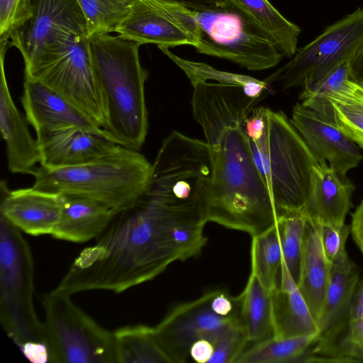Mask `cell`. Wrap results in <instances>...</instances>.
<instances>
[{"label":"cell","instance_id":"cell-30","mask_svg":"<svg viewBox=\"0 0 363 363\" xmlns=\"http://www.w3.org/2000/svg\"><path fill=\"white\" fill-rule=\"evenodd\" d=\"M339 128L363 149V87L350 79L326 96Z\"/></svg>","mask_w":363,"mask_h":363},{"label":"cell","instance_id":"cell-25","mask_svg":"<svg viewBox=\"0 0 363 363\" xmlns=\"http://www.w3.org/2000/svg\"><path fill=\"white\" fill-rule=\"evenodd\" d=\"M357 267L348 255L329 265V277L321 317L320 335L337 323L347 311L359 283Z\"/></svg>","mask_w":363,"mask_h":363},{"label":"cell","instance_id":"cell-4","mask_svg":"<svg viewBox=\"0 0 363 363\" xmlns=\"http://www.w3.org/2000/svg\"><path fill=\"white\" fill-rule=\"evenodd\" d=\"M33 187L96 200L119 213L134 206L147 191L152 164L138 150L121 145L92 162L67 167H35Z\"/></svg>","mask_w":363,"mask_h":363},{"label":"cell","instance_id":"cell-36","mask_svg":"<svg viewBox=\"0 0 363 363\" xmlns=\"http://www.w3.org/2000/svg\"><path fill=\"white\" fill-rule=\"evenodd\" d=\"M30 0H0V40H9L11 32L31 15Z\"/></svg>","mask_w":363,"mask_h":363},{"label":"cell","instance_id":"cell-20","mask_svg":"<svg viewBox=\"0 0 363 363\" xmlns=\"http://www.w3.org/2000/svg\"><path fill=\"white\" fill-rule=\"evenodd\" d=\"M353 184L328 164H316L303 213L306 218L341 228L352 206Z\"/></svg>","mask_w":363,"mask_h":363},{"label":"cell","instance_id":"cell-28","mask_svg":"<svg viewBox=\"0 0 363 363\" xmlns=\"http://www.w3.org/2000/svg\"><path fill=\"white\" fill-rule=\"evenodd\" d=\"M319 335L316 333L281 339L270 336L246 347L235 363L303 362Z\"/></svg>","mask_w":363,"mask_h":363},{"label":"cell","instance_id":"cell-8","mask_svg":"<svg viewBox=\"0 0 363 363\" xmlns=\"http://www.w3.org/2000/svg\"><path fill=\"white\" fill-rule=\"evenodd\" d=\"M41 302L50 363H116L113 333L77 306L71 295L53 289Z\"/></svg>","mask_w":363,"mask_h":363},{"label":"cell","instance_id":"cell-10","mask_svg":"<svg viewBox=\"0 0 363 363\" xmlns=\"http://www.w3.org/2000/svg\"><path fill=\"white\" fill-rule=\"evenodd\" d=\"M30 16L10 33L9 45L21 52L28 73L59 52L76 35H87L77 0H30Z\"/></svg>","mask_w":363,"mask_h":363},{"label":"cell","instance_id":"cell-11","mask_svg":"<svg viewBox=\"0 0 363 363\" xmlns=\"http://www.w3.org/2000/svg\"><path fill=\"white\" fill-rule=\"evenodd\" d=\"M25 77L57 91L103 128L105 110L93 67L89 36L74 35L59 52L25 73Z\"/></svg>","mask_w":363,"mask_h":363},{"label":"cell","instance_id":"cell-1","mask_svg":"<svg viewBox=\"0 0 363 363\" xmlns=\"http://www.w3.org/2000/svg\"><path fill=\"white\" fill-rule=\"evenodd\" d=\"M207 223L199 196L149 189L80 252L55 289L71 296L92 290L118 294L149 281L172 263L201 252Z\"/></svg>","mask_w":363,"mask_h":363},{"label":"cell","instance_id":"cell-14","mask_svg":"<svg viewBox=\"0 0 363 363\" xmlns=\"http://www.w3.org/2000/svg\"><path fill=\"white\" fill-rule=\"evenodd\" d=\"M290 121L319 164H328L340 174L346 176L363 160L358 145L334 120L298 103L293 107Z\"/></svg>","mask_w":363,"mask_h":363},{"label":"cell","instance_id":"cell-16","mask_svg":"<svg viewBox=\"0 0 363 363\" xmlns=\"http://www.w3.org/2000/svg\"><path fill=\"white\" fill-rule=\"evenodd\" d=\"M64 203L62 194L33 188L10 191L1 182L0 215L22 233L51 235L59 222Z\"/></svg>","mask_w":363,"mask_h":363},{"label":"cell","instance_id":"cell-40","mask_svg":"<svg viewBox=\"0 0 363 363\" xmlns=\"http://www.w3.org/2000/svg\"><path fill=\"white\" fill-rule=\"evenodd\" d=\"M350 226L352 238L363 254V199L352 214Z\"/></svg>","mask_w":363,"mask_h":363},{"label":"cell","instance_id":"cell-23","mask_svg":"<svg viewBox=\"0 0 363 363\" xmlns=\"http://www.w3.org/2000/svg\"><path fill=\"white\" fill-rule=\"evenodd\" d=\"M307 219L297 286L317 324L321 317L329 277L318 223Z\"/></svg>","mask_w":363,"mask_h":363},{"label":"cell","instance_id":"cell-18","mask_svg":"<svg viewBox=\"0 0 363 363\" xmlns=\"http://www.w3.org/2000/svg\"><path fill=\"white\" fill-rule=\"evenodd\" d=\"M9 40H1L0 130L6 143L9 170L13 174H30L40 163L37 140L29 131L28 121L17 108L8 85L4 56Z\"/></svg>","mask_w":363,"mask_h":363},{"label":"cell","instance_id":"cell-5","mask_svg":"<svg viewBox=\"0 0 363 363\" xmlns=\"http://www.w3.org/2000/svg\"><path fill=\"white\" fill-rule=\"evenodd\" d=\"M35 267L23 233L0 215V321L32 362L50 363L43 322L36 314Z\"/></svg>","mask_w":363,"mask_h":363},{"label":"cell","instance_id":"cell-26","mask_svg":"<svg viewBox=\"0 0 363 363\" xmlns=\"http://www.w3.org/2000/svg\"><path fill=\"white\" fill-rule=\"evenodd\" d=\"M113 333L116 363H171L157 340L155 327L137 324Z\"/></svg>","mask_w":363,"mask_h":363},{"label":"cell","instance_id":"cell-15","mask_svg":"<svg viewBox=\"0 0 363 363\" xmlns=\"http://www.w3.org/2000/svg\"><path fill=\"white\" fill-rule=\"evenodd\" d=\"M21 101L26 118L34 128L36 134L66 128H79L112 140L89 115L40 82L24 77Z\"/></svg>","mask_w":363,"mask_h":363},{"label":"cell","instance_id":"cell-21","mask_svg":"<svg viewBox=\"0 0 363 363\" xmlns=\"http://www.w3.org/2000/svg\"><path fill=\"white\" fill-rule=\"evenodd\" d=\"M272 336L276 338L320 335L318 325L284 262L278 285L272 291Z\"/></svg>","mask_w":363,"mask_h":363},{"label":"cell","instance_id":"cell-22","mask_svg":"<svg viewBox=\"0 0 363 363\" xmlns=\"http://www.w3.org/2000/svg\"><path fill=\"white\" fill-rule=\"evenodd\" d=\"M62 213L51 236L67 242L82 243L97 238L118 214L96 200L62 194Z\"/></svg>","mask_w":363,"mask_h":363},{"label":"cell","instance_id":"cell-27","mask_svg":"<svg viewBox=\"0 0 363 363\" xmlns=\"http://www.w3.org/2000/svg\"><path fill=\"white\" fill-rule=\"evenodd\" d=\"M254 20L283 55L296 52L300 28L284 18L269 0H233Z\"/></svg>","mask_w":363,"mask_h":363},{"label":"cell","instance_id":"cell-6","mask_svg":"<svg viewBox=\"0 0 363 363\" xmlns=\"http://www.w3.org/2000/svg\"><path fill=\"white\" fill-rule=\"evenodd\" d=\"M264 119L262 137L249 138L255 164L279 214L302 211L318 160L282 111L264 108Z\"/></svg>","mask_w":363,"mask_h":363},{"label":"cell","instance_id":"cell-37","mask_svg":"<svg viewBox=\"0 0 363 363\" xmlns=\"http://www.w3.org/2000/svg\"><path fill=\"white\" fill-rule=\"evenodd\" d=\"M319 225L321 242L328 265L347 256L346 242L350 233V226L344 225L335 228L329 225L317 222Z\"/></svg>","mask_w":363,"mask_h":363},{"label":"cell","instance_id":"cell-19","mask_svg":"<svg viewBox=\"0 0 363 363\" xmlns=\"http://www.w3.org/2000/svg\"><path fill=\"white\" fill-rule=\"evenodd\" d=\"M363 362V277L346 313L322 333L306 362Z\"/></svg>","mask_w":363,"mask_h":363},{"label":"cell","instance_id":"cell-35","mask_svg":"<svg viewBox=\"0 0 363 363\" xmlns=\"http://www.w3.org/2000/svg\"><path fill=\"white\" fill-rule=\"evenodd\" d=\"M211 342L213 350L208 363H235L248 343L239 321L224 327Z\"/></svg>","mask_w":363,"mask_h":363},{"label":"cell","instance_id":"cell-39","mask_svg":"<svg viewBox=\"0 0 363 363\" xmlns=\"http://www.w3.org/2000/svg\"><path fill=\"white\" fill-rule=\"evenodd\" d=\"M213 345L210 340L200 339L195 341L189 350V361L208 363L213 354Z\"/></svg>","mask_w":363,"mask_h":363},{"label":"cell","instance_id":"cell-13","mask_svg":"<svg viewBox=\"0 0 363 363\" xmlns=\"http://www.w3.org/2000/svg\"><path fill=\"white\" fill-rule=\"evenodd\" d=\"M213 291L172 308L155 327L157 340L171 363L189 361L192 344L212 340L224 327L240 321L239 315L223 316L212 306Z\"/></svg>","mask_w":363,"mask_h":363},{"label":"cell","instance_id":"cell-3","mask_svg":"<svg viewBox=\"0 0 363 363\" xmlns=\"http://www.w3.org/2000/svg\"><path fill=\"white\" fill-rule=\"evenodd\" d=\"M89 38L90 53L105 110L104 131L117 144L139 151L148 129L141 43L109 33Z\"/></svg>","mask_w":363,"mask_h":363},{"label":"cell","instance_id":"cell-2","mask_svg":"<svg viewBox=\"0 0 363 363\" xmlns=\"http://www.w3.org/2000/svg\"><path fill=\"white\" fill-rule=\"evenodd\" d=\"M194 118L203 131L211 160L208 222L251 237L274 226L279 214L252 155L245 121L259 99L216 82L192 84Z\"/></svg>","mask_w":363,"mask_h":363},{"label":"cell","instance_id":"cell-32","mask_svg":"<svg viewBox=\"0 0 363 363\" xmlns=\"http://www.w3.org/2000/svg\"><path fill=\"white\" fill-rule=\"evenodd\" d=\"M164 54L170 58L186 75L191 84L198 82H216L233 84L243 88L249 97L259 99L268 84L254 77L221 71L203 62L188 60L172 52L168 48H159Z\"/></svg>","mask_w":363,"mask_h":363},{"label":"cell","instance_id":"cell-41","mask_svg":"<svg viewBox=\"0 0 363 363\" xmlns=\"http://www.w3.org/2000/svg\"><path fill=\"white\" fill-rule=\"evenodd\" d=\"M349 79L363 87V45L348 63Z\"/></svg>","mask_w":363,"mask_h":363},{"label":"cell","instance_id":"cell-31","mask_svg":"<svg viewBox=\"0 0 363 363\" xmlns=\"http://www.w3.org/2000/svg\"><path fill=\"white\" fill-rule=\"evenodd\" d=\"M251 271L269 290L278 285L283 262L282 250L277 224L252 237Z\"/></svg>","mask_w":363,"mask_h":363},{"label":"cell","instance_id":"cell-7","mask_svg":"<svg viewBox=\"0 0 363 363\" xmlns=\"http://www.w3.org/2000/svg\"><path fill=\"white\" fill-rule=\"evenodd\" d=\"M199 34L196 52L229 60L251 71L276 66L283 55L233 0L191 8Z\"/></svg>","mask_w":363,"mask_h":363},{"label":"cell","instance_id":"cell-9","mask_svg":"<svg viewBox=\"0 0 363 363\" xmlns=\"http://www.w3.org/2000/svg\"><path fill=\"white\" fill-rule=\"evenodd\" d=\"M362 45L363 9L359 8L298 49L291 60L264 82H279L284 89L317 85L349 62Z\"/></svg>","mask_w":363,"mask_h":363},{"label":"cell","instance_id":"cell-33","mask_svg":"<svg viewBox=\"0 0 363 363\" xmlns=\"http://www.w3.org/2000/svg\"><path fill=\"white\" fill-rule=\"evenodd\" d=\"M307 219L302 211L286 212L277 220L283 262L297 283Z\"/></svg>","mask_w":363,"mask_h":363},{"label":"cell","instance_id":"cell-12","mask_svg":"<svg viewBox=\"0 0 363 363\" xmlns=\"http://www.w3.org/2000/svg\"><path fill=\"white\" fill-rule=\"evenodd\" d=\"M116 32L142 45L169 48L195 47L199 29L191 8L165 0H138Z\"/></svg>","mask_w":363,"mask_h":363},{"label":"cell","instance_id":"cell-34","mask_svg":"<svg viewBox=\"0 0 363 363\" xmlns=\"http://www.w3.org/2000/svg\"><path fill=\"white\" fill-rule=\"evenodd\" d=\"M347 62L340 67L323 82L307 88H302L299 99L301 104L319 114L335 121L333 108L326 99L327 95L349 79V69Z\"/></svg>","mask_w":363,"mask_h":363},{"label":"cell","instance_id":"cell-17","mask_svg":"<svg viewBox=\"0 0 363 363\" xmlns=\"http://www.w3.org/2000/svg\"><path fill=\"white\" fill-rule=\"evenodd\" d=\"M40 165L48 169L86 164L111 153L120 145L99 134L66 128L36 134Z\"/></svg>","mask_w":363,"mask_h":363},{"label":"cell","instance_id":"cell-29","mask_svg":"<svg viewBox=\"0 0 363 363\" xmlns=\"http://www.w3.org/2000/svg\"><path fill=\"white\" fill-rule=\"evenodd\" d=\"M138 0H77L86 17L89 37L116 32ZM189 8L204 6L214 0H165Z\"/></svg>","mask_w":363,"mask_h":363},{"label":"cell","instance_id":"cell-24","mask_svg":"<svg viewBox=\"0 0 363 363\" xmlns=\"http://www.w3.org/2000/svg\"><path fill=\"white\" fill-rule=\"evenodd\" d=\"M236 300L240 324L248 342L255 343L272 336V291L267 289L252 272Z\"/></svg>","mask_w":363,"mask_h":363},{"label":"cell","instance_id":"cell-38","mask_svg":"<svg viewBox=\"0 0 363 363\" xmlns=\"http://www.w3.org/2000/svg\"><path fill=\"white\" fill-rule=\"evenodd\" d=\"M245 128L250 140H257L262 137L265 129L264 107L253 108L245 121Z\"/></svg>","mask_w":363,"mask_h":363}]
</instances>
